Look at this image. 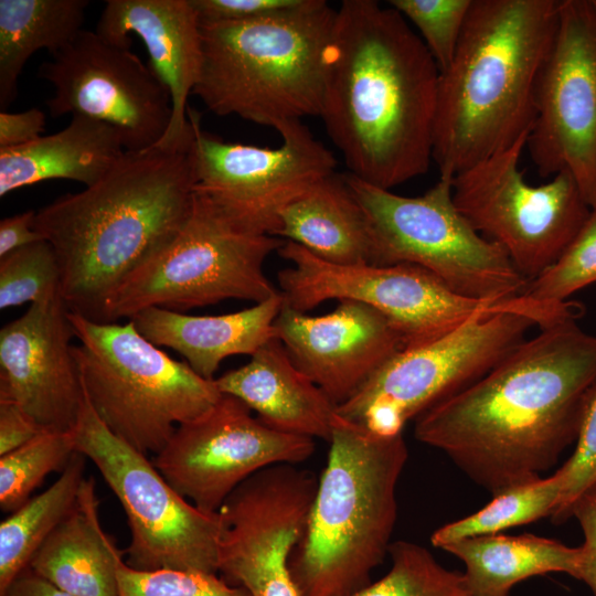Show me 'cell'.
<instances>
[{
  "mask_svg": "<svg viewBox=\"0 0 596 596\" xmlns=\"http://www.w3.org/2000/svg\"><path fill=\"white\" fill-rule=\"evenodd\" d=\"M543 329L488 373L415 419L418 441L492 496L541 477L576 441L596 382V336Z\"/></svg>",
  "mask_w": 596,
  "mask_h": 596,
  "instance_id": "obj_1",
  "label": "cell"
},
{
  "mask_svg": "<svg viewBox=\"0 0 596 596\" xmlns=\"http://www.w3.org/2000/svg\"><path fill=\"white\" fill-rule=\"evenodd\" d=\"M440 71L390 4L343 0L324 53L320 115L349 173L392 190L425 174Z\"/></svg>",
  "mask_w": 596,
  "mask_h": 596,
  "instance_id": "obj_2",
  "label": "cell"
},
{
  "mask_svg": "<svg viewBox=\"0 0 596 596\" xmlns=\"http://www.w3.org/2000/svg\"><path fill=\"white\" fill-rule=\"evenodd\" d=\"M194 185L191 147H152L126 151L95 184L39 209L33 227L54 248L68 311L103 323L111 294L189 219Z\"/></svg>",
  "mask_w": 596,
  "mask_h": 596,
  "instance_id": "obj_3",
  "label": "cell"
},
{
  "mask_svg": "<svg viewBox=\"0 0 596 596\" xmlns=\"http://www.w3.org/2000/svg\"><path fill=\"white\" fill-rule=\"evenodd\" d=\"M558 13L560 0H472L439 77L433 161L440 178L529 137Z\"/></svg>",
  "mask_w": 596,
  "mask_h": 596,
  "instance_id": "obj_4",
  "label": "cell"
},
{
  "mask_svg": "<svg viewBox=\"0 0 596 596\" xmlns=\"http://www.w3.org/2000/svg\"><path fill=\"white\" fill-rule=\"evenodd\" d=\"M327 465L289 567L299 596H350L389 555L403 434L380 436L336 414Z\"/></svg>",
  "mask_w": 596,
  "mask_h": 596,
  "instance_id": "obj_5",
  "label": "cell"
},
{
  "mask_svg": "<svg viewBox=\"0 0 596 596\" xmlns=\"http://www.w3.org/2000/svg\"><path fill=\"white\" fill-rule=\"evenodd\" d=\"M336 11L326 0H302L245 21L200 24L202 66L193 94L217 116L274 129L319 116Z\"/></svg>",
  "mask_w": 596,
  "mask_h": 596,
  "instance_id": "obj_6",
  "label": "cell"
},
{
  "mask_svg": "<svg viewBox=\"0 0 596 596\" xmlns=\"http://www.w3.org/2000/svg\"><path fill=\"white\" fill-rule=\"evenodd\" d=\"M68 319L89 404L116 436L143 455H157L179 425L202 416L222 396L215 379L169 356L131 320L99 323L71 311Z\"/></svg>",
  "mask_w": 596,
  "mask_h": 596,
  "instance_id": "obj_7",
  "label": "cell"
},
{
  "mask_svg": "<svg viewBox=\"0 0 596 596\" xmlns=\"http://www.w3.org/2000/svg\"><path fill=\"white\" fill-rule=\"evenodd\" d=\"M281 245L276 236L237 226L195 192L182 228L111 294L103 323L130 319L150 307L182 312L227 299L267 300L280 291L264 264Z\"/></svg>",
  "mask_w": 596,
  "mask_h": 596,
  "instance_id": "obj_8",
  "label": "cell"
},
{
  "mask_svg": "<svg viewBox=\"0 0 596 596\" xmlns=\"http://www.w3.org/2000/svg\"><path fill=\"white\" fill-rule=\"evenodd\" d=\"M345 182L371 228L374 265L412 264L469 298L522 296L530 283L505 251L479 234L457 209L453 180L440 178L419 196H404L351 173Z\"/></svg>",
  "mask_w": 596,
  "mask_h": 596,
  "instance_id": "obj_9",
  "label": "cell"
},
{
  "mask_svg": "<svg viewBox=\"0 0 596 596\" xmlns=\"http://www.w3.org/2000/svg\"><path fill=\"white\" fill-rule=\"evenodd\" d=\"M73 434L76 451L96 466L124 509L129 567L217 574V512H204L175 491L148 456L102 422L86 395Z\"/></svg>",
  "mask_w": 596,
  "mask_h": 596,
  "instance_id": "obj_10",
  "label": "cell"
},
{
  "mask_svg": "<svg viewBox=\"0 0 596 596\" xmlns=\"http://www.w3.org/2000/svg\"><path fill=\"white\" fill-rule=\"evenodd\" d=\"M277 253L291 263L278 272L284 305L306 312L330 299L365 304L389 319L405 349L504 310L501 300L460 295L416 265H338L290 241Z\"/></svg>",
  "mask_w": 596,
  "mask_h": 596,
  "instance_id": "obj_11",
  "label": "cell"
},
{
  "mask_svg": "<svg viewBox=\"0 0 596 596\" xmlns=\"http://www.w3.org/2000/svg\"><path fill=\"white\" fill-rule=\"evenodd\" d=\"M535 326L531 317L504 312L403 349L339 405L337 414L380 436L403 434L409 421L488 373Z\"/></svg>",
  "mask_w": 596,
  "mask_h": 596,
  "instance_id": "obj_12",
  "label": "cell"
},
{
  "mask_svg": "<svg viewBox=\"0 0 596 596\" xmlns=\"http://www.w3.org/2000/svg\"><path fill=\"white\" fill-rule=\"evenodd\" d=\"M526 141L522 138L457 174L453 198L471 226L501 246L531 281L564 253L590 207L567 171L541 185L525 181L519 162Z\"/></svg>",
  "mask_w": 596,
  "mask_h": 596,
  "instance_id": "obj_13",
  "label": "cell"
},
{
  "mask_svg": "<svg viewBox=\"0 0 596 596\" xmlns=\"http://www.w3.org/2000/svg\"><path fill=\"white\" fill-rule=\"evenodd\" d=\"M188 117L194 191L248 232L275 236L280 212L336 173L334 156L301 120L280 125L283 142L269 148L224 141L202 129L196 110Z\"/></svg>",
  "mask_w": 596,
  "mask_h": 596,
  "instance_id": "obj_14",
  "label": "cell"
},
{
  "mask_svg": "<svg viewBox=\"0 0 596 596\" xmlns=\"http://www.w3.org/2000/svg\"><path fill=\"white\" fill-rule=\"evenodd\" d=\"M542 178L567 171L596 207V4L560 0L526 146Z\"/></svg>",
  "mask_w": 596,
  "mask_h": 596,
  "instance_id": "obj_15",
  "label": "cell"
},
{
  "mask_svg": "<svg viewBox=\"0 0 596 596\" xmlns=\"http://www.w3.org/2000/svg\"><path fill=\"white\" fill-rule=\"evenodd\" d=\"M316 475L291 464L242 482L217 511V574L251 596H299L289 562L307 529Z\"/></svg>",
  "mask_w": 596,
  "mask_h": 596,
  "instance_id": "obj_16",
  "label": "cell"
},
{
  "mask_svg": "<svg viewBox=\"0 0 596 596\" xmlns=\"http://www.w3.org/2000/svg\"><path fill=\"white\" fill-rule=\"evenodd\" d=\"M96 31L82 30L39 77L53 87L52 117L84 116L114 127L127 151L156 146L166 135L172 103L169 89L131 50Z\"/></svg>",
  "mask_w": 596,
  "mask_h": 596,
  "instance_id": "obj_17",
  "label": "cell"
},
{
  "mask_svg": "<svg viewBox=\"0 0 596 596\" xmlns=\"http://www.w3.org/2000/svg\"><path fill=\"white\" fill-rule=\"evenodd\" d=\"M315 450V439L275 430L237 397L222 394L205 414L179 425L152 462L182 497L216 513L254 473L275 465H298Z\"/></svg>",
  "mask_w": 596,
  "mask_h": 596,
  "instance_id": "obj_18",
  "label": "cell"
},
{
  "mask_svg": "<svg viewBox=\"0 0 596 596\" xmlns=\"http://www.w3.org/2000/svg\"><path fill=\"white\" fill-rule=\"evenodd\" d=\"M61 297L31 304L0 330V401L20 405L44 430L74 429L84 387Z\"/></svg>",
  "mask_w": 596,
  "mask_h": 596,
  "instance_id": "obj_19",
  "label": "cell"
},
{
  "mask_svg": "<svg viewBox=\"0 0 596 596\" xmlns=\"http://www.w3.org/2000/svg\"><path fill=\"white\" fill-rule=\"evenodd\" d=\"M274 326L297 368L337 407L405 349L386 317L355 300H339L333 311L322 316H309L284 305Z\"/></svg>",
  "mask_w": 596,
  "mask_h": 596,
  "instance_id": "obj_20",
  "label": "cell"
},
{
  "mask_svg": "<svg viewBox=\"0 0 596 596\" xmlns=\"http://www.w3.org/2000/svg\"><path fill=\"white\" fill-rule=\"evenodd\" d=\"M95 31L120 43L131 44V34L140 39L172 103L169 128L153 147L188 150L193 140L188 102L202 66L201 25L190 0H108Z\"/></svg>",
  "mask_w": 596,
  "mask_h": 596,
  "instance_id": "obj_21",
  "label": "cell"
},
{
  "mask_svg": "<svg viewBox=\"0 0 596 596\" xmlns=\"http://www.w3.org/2000/svg\"><path fill=\"white\" fill-rule=\"evenodd\" d=\"M222 394L237 397L268 427L330 440L337 405L289 356L276 337L251 360L219 377Z\"/></svg>",
  "mask_w": 596,
  "mask_h": 596,
  "instance_id": "obj_22",
  "label": "cell"
},
{
  "mask_svg": "<svg viewBox=\"0 0 596 596\" xmlns=\"http://www.w3.org/2000/svg\"><path fill=\"white\" fill-rule=\"evenodd\" d=\"M283 306L284 298L278 294L232 313L191 316L150 307L129 320L151 343L177 351L194 372L214 380L224 359L252 356L277 337L274 323Z\"/></svg>",
  "mask_w": 596,
  "mask_h": 596,
  "instance_id": "obj_23",
  "label": "cell"
},
{
  "mask_svg": "<svg viewBox=\"0 0 596 596\" xmlns=\"http://www.w3.org/2000/svg\"><path fill=\"white\" fill-rule=\"evenodd\" d=\"M98 507L96 481L85 478L73 507L28 567L74 596H119L125 551L103 529Z\"/></svg>",
  "mask_w": 596,
  "mask_h": 596,
  "instance_id": "obj_24",
  "label": "cell"
},
{
  "mask_svg": "<svg viewBox=\"0 0 596 596\" xmlns=\"http://www.w3.org/2000/svg\"><path fill=\"white\" fill-rule=\"evenodd\" d=\"M119 132L84 116H72L62 130L0 149V196L39 182L63 179L91 187L126 152Z\"/></svg>",
  "mask_w": 596,
  "mask_h": 596,
  "instance_id": "obj_25",
  "label": "cell"
},
{
  "mask_svg": "<svg viewBox=\"0 0 596 596\" xmlns=\"http://www.w3.org/2000/svg\"><path fill=\"white\" fill-rule=\"evenodd\" d=\"M275 236L338 265H374L368 219L344 175L333 173L311 187L279 214Z\"/></svg>",
  "mask_w": 596,
  "mask_h": 596,
  "instance_id": "obj_26",
  "label": "cell"
},
{
  "mask_svg": "<svg viewBox=\"0 0 596 596\" xmlns=\"http://www.w3.org/2000/svg\"><path fill=\"white\" fill-rule=\"evenodd\" d=\"M441 550L465 565L462 573L475 596H509L518 583L549 573L579 579L583 550L534 534L501 533L456 541Z\"/></svg>",
  "mask_w": 596,
  "mask_h": 596,
  "instance_id": "obj_27",
  "label": "cell"
},
{
  "mask_svg": "<svg viewBox=\"0 0 596 596\" xmlns=\"http://www.w3.org/2000/svg\"><path fill=\"white\" fill-rule=\"evenodd\" d=\"M87 0H0V108L18 94L28 60L45 49L56 54L83 30Z\"/></svg>",
  "mask_w": 596,
  "mask_h": 596,
  "instance_id": "obj_28",
  "label": "cell"
},
{
  "mask_svg": "<svg viewBox=\"0 0 596 596\" xmlns=\"http://www.w3.org/2000/svg\"><path fill=\"white\" fill-rule=\"evenodd\" d=\"M86 458L76 451L46 490L30 498L0 523V592L29 563L73 507L85 480Z\"/></svg>",
  "mask_w": 596,
  "mask_h": 596,
  "instance_id": "obj_29",
  "label": "cell"
},
{
  "mask_svg": "<svg viewBox=\"0 0 596 596\" xmlns=\"http://www.w3.org/2000/svg\"><path fill=\"white\" fill-rule=\"evenodd\" d=\"M562 494V479L556 471L547 478L502 491L475 513L438 528L430 543L438 549L459 540L497 534L507 529L528 524L544 517H553Z\"/></svg>",
  "mask_w": 596,
  "mask_h": 596,
  "instance_id": "obj_30",
  "label": "cell"
},
{
  "mask_svg": "<svg viewBox=\"0 0 596 596\" xmlns=\"http://www.w3.org/2000/svg\"><path fill=\"white\" fill-rule=\"evenodd\" d=\"M389 555L387 573L350 596H475L462 573L444 567L416 543L394 542Z\"/></svg>",
  "mask_w": 596,
  "mask_h": 596,
  "instance_id": "obj_31",
  "label": "cell"
},
{
  "mask_svg": "<svg viewBox=\"0 0 596 596\" xmlns=\"http://www.w3.org/2000/svg\"><path fill=\"white\" fill-rule=\"evenodd\" d=\"M76 453L73 430L43 432L0 456V508L11 513L24 504L45 477L65 468Z\"/></svg>",
  "mask_w": 596,
  "mask_h": 596,
  "instance_id": "obj_32",
  "label": "cell"
},
{
  "mask_svg": "<svg viewBox=\"0 0 596 596\" xmlns=\"http://www.w3.org/2000/svg\"><path fill=\"white\" fill-rule=\"evenodd\" d=\"M61 297V269L53 246L38 241L0 257V309Z\"/></svg>",
  "mask_w": 596,
  "mask_h": 596,
  "instance_id": "obj_33",
  "label": "cell"
},
{
  "mask_svg": "<svg viewBox=\"0 0 596 596\" xmlns=\"http://www.w3.org/2000/svg\"><path fill=\"white\" fill-rule=\"evenodd\" d=\"M596 283V207L558 259L535 279L524 296L540 302H561Z\"/></svg>",
  "mask_w": 596,
  "mask_h": 596,
  "instance_id": "obj_34",
  "label": "cell"
},
{
  "mask_svg": "<svg viewBox=\"0 0 596 596\" xmlns=\"http://www.w3.org/2000/svg\"><path fill=\"white\" fill-rule=\"evenodd\" d=\"M418 31L440 73L450 64L459 43L472 0H391Z\"/></svg>",
  "mask_w": 596,
  "mask_h": 596,
  "instance_id": "obj_35",
  "label": "cell"
},
{
  "mask_svg": "<svg viewBox=\"0 0 596 596\" xmlns=\"http://www.w3.org/2000/svg\"><path fill=\"white\" fill-rule=\"evenodd\" d=\"M557 472L562 479V494L552 520L561 523L571 518L575 500L596 483V382L585 407L575 449Z\"/></svg>",
  "mask_w": 596,
  "mask_h": 596,
  "instance_id": "obj_36",
  "label": "cell"
},
{
  "mask_svg": "<svg viewBox=\"0 0 596 596\" xmlns=\"http://www.w3.org/2000/svg\"><path fill=\"white\" fill-rule=\"evenodd\" d=\"M302 0H190L200 24L245 21L298 6Z\"/></svg>",
  "mask_w": 596,
  "mask_h": 596,
  "instance_id": "obj_37",
  "label": "cell"
},
{
  "mask_svg": "<svg viewBox=\"0 0 596 596\" xmlns=\"http://www.w3.org/2000/svg\"><path fill=\"white\" fill-rule=\"evenodd\" d=\"M574 517L584 534L583 562L578 581L584 582L593 596H596V483L586 489L574 502L571 518Z\"/></svg>",
  "mask_w": 596,
  "mask_h": 596,
  "instance_id": "obj_38",
  "label": "cell"
},
{
  "mask_svg": "<svg viewBox=\"0 0 596 596\" xmlns=\"http://www.w3.org/2000/svg\"><path fill=\"white\" fill-rule=\"evenodd\" d=\"M44 430L20 405L0 401V456L35 438Z\"/></svg>",
  "mask_w": 596,
  "mask_h": 596,
  "instance_id": "obj_39",
  "label": "cell"
},
{
  "mask_svg": "<svg viewBox=\"0 0 596 596\" xmlns=\"http://www.w3.org/2000/svg\"><path fill=\"white\" fill-rule=\"evenodd\" d=\"M45 114L39 108L20 113L0 111V149L34 141L44 131Z\"/></svg>",
  "mask_w": 596,
  "mask_h": 596,
  "instance_id": "obj_40",
  "label": "cell"
},
{
  "mask_svg": "<svg viewBox=\"0 0 596 596\" xmlns=\"http://www.w3.org/2000/svg\"><path fill=\"white\" fill-rule=\"evenodd\" d=\"M35 213L29 210L0 221V257L44 240L33 227Z\"/></svg>",
  "mask_w": 596,
  "mask_h": 596,
  "instance_id": "obj_41",
  "label": "cell"
},
{
  "mask_svg": "<svg viewBox=\"0 0 596 596\" xmlns=\"http://www.w3.org/2000/svg\"><path fill=\"white\" fill-rule=\"evenodd\" d=\"M0 596H74L35 574L29 567L23 570Z\"/></svg>",
  "mask_w": 596,
  "mask_h": 596,
  "instance_id": "obj_42",
  "label": "cell"
},
{
  "mask_svg": "<svg viewBox=\"0 0 596 596\" xmlns=\"http://www.w3.org/2000/svg\"><path fill=\"white\" fill-rule=\"evenodd\" d=\"M595 4H596V0H594Z\"/></svg>",
  "mask_w": 596,
  "mask_h": 596,
  "instance_id": "obj_43",
  "label": "cell"
}]
</instances>
